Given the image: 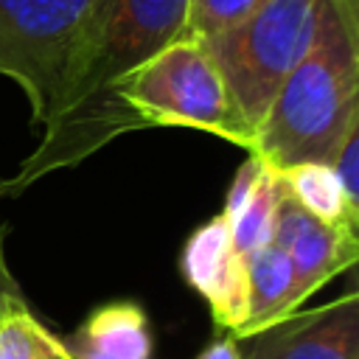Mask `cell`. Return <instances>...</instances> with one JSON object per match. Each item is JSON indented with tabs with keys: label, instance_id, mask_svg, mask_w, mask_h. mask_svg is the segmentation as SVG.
Here are the masks:
<instances>
[{
	"label": "cell",
	"instance_id": "cell-6",
	"mask_svg": "<svg viewBox=\"0 0 359 359\" xmlns=\"http://www.w3.org/2000/svg\"><path fill=\"white\" fill-rule=\"evenodd\" d=\"M241 359H359V294L351 289L311 311L238 337Z\"/></svg>",
	"mask_w": 359,
	"mask_h": 359
},
{
	"label": "cell",
	"instance_id": "cell-5",
	"mask_svg": "<svg viewBox=\"0 0 359 359\" xmlns=\"http://www.w3.org/2000/svg\"><path fill=\"white\" fill-rule=\"evenodd\" d=\"M101 0H0V76L31 104L34 123L53 115L62 81Z\"/></svg>",
	"mask_w": 359,
	"mask_h": 359
},
{
	"label": "cell",
	"instance_id": "cell-10",
	"mask_svg": "<svg viewBox=\"0 0 359 359\" xmlns=\"http://www.w3.org/2000/svg\"><path fill=\"white\" fill-rule=\"evenodd\" d=\"M300 303L292 261L275 241H269L247 258V317L233 337H250L289 317Z\"/></svg>",
	"mask_w": 359,
	"mask_h": 359
},
{
	"label": "cell",
	"instance_id": "cell-16",
	"mask_svg": "<svg viewBox=\"0 0 359 359\" xmlns=\"http://www.w3.org/2000/svg\"><path fill=\"white\" fill-rule=\"evenodd\" d=\"M6 236H8V224L0 219V306L11 297H25L20 280L14 278V272L8 266V258H6Z\"/></svg>",
	"mask_w": 359,
	"mask_h": 359
},
{
	"label": "cell",
	"instance_id": "cell-18",
	"mask_svg": "<svg viewBox=\"0 0 359 359\" xmlns=\"http://www.w3.org/2000/svg\"><path fill=\"white\" fill-rule=\"evenodd\" d=\"M337 3H339L345 11H351V14H356V17H359V0H337Z\"/></svg>",
	"mask_w": 359,
	"mask_h": 359
},
{
	"label": "cell",
	"instance_id": "cell-9",
	"mask_svg": "<svg viewBox=\"0 0 359 359\" xmlns=\"http://www.w3.org/2000/svg\"><path fill=\"white\" fill-rule=\"evenodd\" d=\"M73 359H151V328L140 303L109 300L95 306L70 334Z\"/></svg>",
	"mask_w": 359,
	"mask_h": 359
},
{
	"label": "cell",
	"instance_id": "cell-17",
	"mask_svg": "<svg viewBox=\"0 0 359 359\" xmlns=\"http://www.w3.org/2000/svg\"><path fill=\"white\" fill-rule=\"evenodd\" d=\"M196 359H241L238 353V342L233 334H219L216 339H210V345L196 356Z\"/></svg>",
	"mask_w": 359,
	"mask_h": 359
},
{
	"label": "cell",
	"instance_id": "cell-13",
	"mask_svg": "<svg viewBox=\"0 0 359 359\" xmlns=\"http://www.w3.org/2000/svg\"><path fill=\"white\" fill-rule=\"evenodd\" d=\"M283 196V182L275 171H269L264 165L255 191L250 194V199L244 202V208L238 213H233L227 219L230 224V238L236 252L247 261L252 252H258L264 244L272 241V230H275V213H278V202Z\"/></svg>",
	"mask_w": 359,
	"mask_h": 359
},
{
	"label": "cell",
	"instance_id": "cell-4",
	"mask_svg": "<svg viewBox=\"0 0 359 359\" xmlns=\"http://www.w3.org/2000/svg\"><path fill=\"white\" fill-rule=\"evenodd\" d=\"M317 17L320 0H264L230 28L202 39L252 132L280 81L309 50Z\"/></svg>",
	"mask_w": 359,
	"mask_h": 359
},
{
	"label": "cell",
	"instance_id": "cell-12",
	"mask_svg": "<svg viewBox=\"0 0 359 359\" xmlns=\"http://www.w3.org/2000/svg\"><path fill=\"white\" fill-rule=\"evenodd\" d=\"M0 359H73V353L25 297H11L0 306Z\"/></svg>",
	"mask_w": 359,
	"mask_h": 359
},
{
	"label": "cell",
	"instance_id": "cell-3",
	"mask_svg": "<svg viewBox=\"0 0 359 359\" xmlns=\"http://www.w3.org/2000/svg\"><path fill=\"white\" fill-rule=\"evenodd\" d=\"M118 101L146 126H188L250 151L252 129L238 112L202 39L177 36L118 84Z\"/></svg>",
	"mask_w": 359,
	"mask_h": 359
},
{
	"label": "cell",
	"instance_id": "cell-7",
	"mask_svg": "<svg viewBox=\"0 0 359 359\" xmlns=\"http://www.w3.org/2000/svg\"><path fill=\"white\" fill-rule=\"evenodd\" d=\"M180 269L188 286L208 303L213 323L236 334L247 317V261L236 252L230 224L222 213L188 236Z\"/></svg>",
	"mask_w": 359,
	"mask_h": 359
},
{
	"label": "cell",
	"instance_id": "cell-11",
	"mask_svg": "<svg viewBox=\"0 0 359 359\" xmlns=\"http://www.w3.org/2000/svg\"><path fill=\"white\" fill-rule=\"evenodd\" d=\"M278 177L283 182L286 196H292L311 216L337 227L359 230V202L345 194L339 177L328 163H300L280 171Z\"/></svg>",
	"mask_w": 359,
	"mask_h": 359
},
{
	"label": "cell",
	"instance_id": "cell-14",
	"mask_svg": "<svg viewBox=\"0 0 359 359\" xmlns=\"http://www.w3.org/2000/svg\"><path fill=\"white\" fill-rule=\"evenodd\" d=\"M264 0H188L185 36L208 39V36L230 28L241 17H247Z\"/></svg>",
	"mask_w": 359,
	"mask_h": 359
},
{
	"label": "cell",
	"instance_id": "cell-1",
	"mask_svg": "<svg viewBox=\"0 0 359 359\" xmlns=\"http://www.w3.org/2000/svg\"><path fill=\"white\" fill-rule=\"evenodd\" d=\"M188 0H101L62 81L45 135L20 168L0 180V199L22 196L39 180L73 168L115 137L135 132L118 84L185 34Z\"/></svg>",
	"mask_w": 359,
	"mask_h": 359
},
{
	"label": "cell",
	"instance_id": "cell-2",
	"mask_svg": "<svg viewBox=\"0 0 359 359\" xmlns=\"http://www.w3.org/2000/svg\"><path fill=\"white\" fill-rule=\"evenodd\" d=\"M356 121L359 17L337 0H320L314 39L280 81L247 154L278 174L300 163H331Z\"/></svg>",
	"mask_w": 359,
	"mask_h": 359
},
{
	"label": "cell",
	"instance_id": "cell-15",
	"mask_svg": "<svg viewBox=\"0 0 359 359\" xmlns=\"http://www.w3.org/2000/svg\"><path fill=\"white\" fill-rule=\"evenodd\" d=\"M328 165L339 177L345 194L353 202H359V121L345 132V137L339 140V146H337V151H334Z\"/></svg>",
	"mask_w": 359,
	"mask_h": 359
},
{
	"label": "cell",
	"instance_id": "cell-8",
	"mask_svg": "<svg viewBox=\"0 0 359 359\" xmlns=\"http://www.w3.org/2000/svg\"><path fill=\"white\" fill-rule=\"evenodd\" d=\"M272 241L292 261L300 300L325 286L334 275L351 269L359 258V230L328 224L303 210L292 196H280Z\"/></svg>",
	"mask_w": 359,
	"mask_h": 359
}]
</instances>
